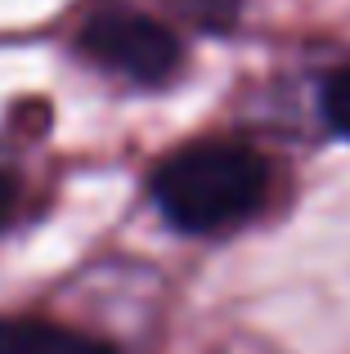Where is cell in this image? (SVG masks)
Segmentation results:
<instances>
[{"label": "cell", "mask_w": 350, "mask_h": 354, "mask_svg": "<svg viewBox=\"0 0 350 354\" xmlns=\"http://www.w3.org/2000/svg\"><path fill=\"white\" fill-rule=\"evenodd\" d=\"M274 171L252 144L202 139L162 157L149 175L158 211L184 234H220L252 220L270 198Z\"/></svg>", "instance_id": "1"}, {"label": "cell", "mask_w": 350, "mask_h": 354, "mask_svg": "<svg viewBox=\"0 0 350 354\" xmlns=\"http://www.w3.org/2000/svg\"><path fill=\"white\" fill-rule=\"evenodd\" d=\"M77 50L90 63H99L108 72H122V77L140 81V86L167 81L184 59L180 36L167 23L140 14V9H122V5L90 14L77 32Z\"/></svg>", "instance_id": "2"}, {"label": "cell", "mask_w": 350, "mask_h": 354, "mask_svg": "<svg viewBox=\"0 0 350 354\" xmlns=\"http://www.w3.org/2000/svg\"><path fill=\"white\" fill-rule=\"evenodd\" d=\"M0 354H117V346L68 323L14 314L0 319Z\"/></svg>", "instance_id": "3"}, {"label": "cell", "mask_w": 350, "mask_h": 354, "mask_svg": "<svg viewBox=\"0 0 350 354\" xmlns=\"http://www.w3.org/2000/svg\"><path fill=\"white\" fill-rule=\"evenodd\" d=\"M175 5H180L202 32H229L238 9H243V0H175Z\"/></svg>", "instance_id": "4"}, {"label": "cell", "mask_w": 350, "mask_h": 354, "mask_svg": "<svg viewBox=\"0 0 350 354\" xmlns=\"http://www.w3.org/2000/svg\"><path fill=\"white\" fill-rule=\"evenodd\" d=\"M324 117L337 135L350 139V63L324 81Z\"/></svg>", "instance_id": "5"}, {"label": "cell", "mask_w": 350, "mask_h": 354, "mask_svg": "<svg viewBox=\"0 0 350 354\" xmlns=\"http://www.w3.org/2000/svg\"><path fill=\"white\" fill-rule=\"evenodd\" d=\"M14 211H18V180L9 171H0V229L14 220Z\"/></svg>", "instance_id": "6"}]
</instances>
